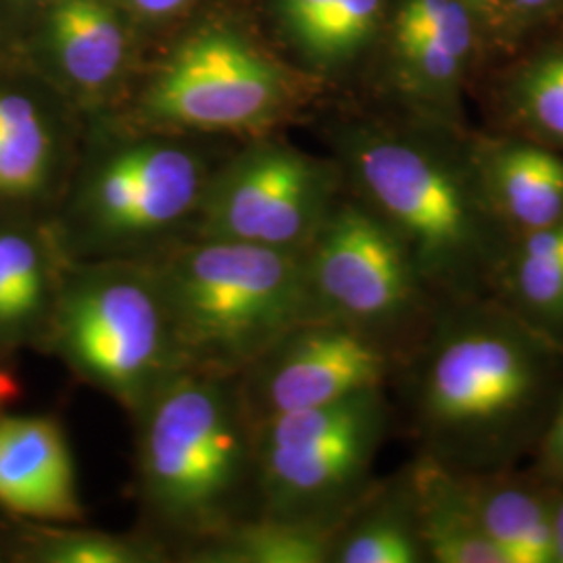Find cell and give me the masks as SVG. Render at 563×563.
<instances>
[{"mask_svg": "<svg viewBox=\"0 0 563 563\" xmlns=\"http://www.w3.org/2000/svg\"><path fill=\"white\" fill-rule=\"evenodd\" d=\"M397 376L420 453L486 474L532 457L562 395L563 349L497 297L444 301Z\"/></svg>", "mask_w": 563, "mask_h": 563, "instance_id": "1", "label": "cell"}, {"mask_svg": "<svg viewBox=\"0 0 563 563\" xmlns=\"http://www.w3.org/2000/svg\"><path fill=\"white\" fill-rule=\"evenodd\" d=\"M457 128L353 123L339 132L342 178L407 246L439 301L493 297L514 236L484 195Z\"/></svg>", "mask_w": 563, "mask_h": 563, "instance_id": "2", "label": "cell"}, {"mask_svg": "<svg viewBox=\"0 0 563 563\" xmlns=\"http://www.w3.org/2000/svg\"><path fill=\"white\" fill-rule=\"evenodd\" d=\"M136 476L151 526L186 547L257 516V430L239 376L184 367L144 401Z\"/></svg>", "mask_w": 563, "mask_h": 563, "instance_id": "3", "label": "cell"}, {"mask_svg": "<svg viewBox=\"0 0 563 563\" xmlns=\"http://www.w3.org/2000/svg\"><path fill=\"white\" fill-rule=\"evenodd\" d=\"M144 262L190 369L241 376L290 330L318 318L302 253L184 236Z\"/></svg>", "mask_w": 563, "mask_h": 563, "instance_id": "4", "label": "cell"}, {"mask_svg": "<svg viewBox=\"0 0 563 563\" xmlns=\"http://www.w3.org/2000/svg\"><path fill=\"white\" fill-rule=\"evenodd\" d=\"M51 339L80 380L130 416L184 369L159 284L144 260L71 263Z\"/></svg>", "mask_w": 563, "mask_h": 563, "instance_id": "5", "label": "cell"}, {"mask_svg": "<svg viewBox=\"0 0 563 563\" xmlns=\"http://www.w3.org/2000/svg\"><path fill=\"white\" fill-rule=\"evenodd\" d=\"M393 409L384 388L257 426V516L341 526L376 484Z\"/></svg>", "mask_w": 563, "mask_h": 563, "instance_id": "6", "label": "cell"}, {"mask_svg": "<svg viewBox=\"0 0 563 563\" xmlns=\"http://www.w3.org/2000/svg\"><path fill=\"white\" fill-rule=\"evenodd\" d=\"M211 176L181 142H121L90 163L60 244L71 262L146 260L190 236Z\"/></svg>", "mask_w": 563, "mask_h": 563, "instance_id": "7", "label": "cell"}, {"mask_svg": "<svg viewBox=\"0 0 563 563\" xmlns=\"http://www.w3.org/2000/svg\"><path fill=\"white\" fill-rule=\"evenodd\" d=\"M302 262L318 318L362 328L405 355L441 305L401 239L353 195L332 207Z\"/></svg>", "mask_w": 563, "mask_h": 563, "instance_id": "8", "label": "cell"}, {"mask_svg": "<svg viewBox=\"0 0 563 563\" xmlns=\"http://www.w3.org/2000/svg\"><path fill=\"white\" fill-rule=\"evenodd\" d=\"M341 165L260 141L213 172L190 236L302 253L341 199Z\"/></svg>", "mask_w": 563, "mask_h": 563, "instance_id": "9", "label": "cell"}, {"mask_svg": "<svg viewBox=\"0 0 563 563\" xmlns=\"http://www.w3.org/2000/svg\"><path fill=\"white\" fill-rule=\"evenodd\" d=\"M290 101L276 63L239 34L211 27L165 60L139 111L155 130L255 132L280 120Z\"/></svg>", "mask_w": 563, "mask_h": 563, "instance_id": "10", "label": "cell"}, {"mask_svg": "<svg viewBox=\"0 0 563 563\" xmlns=\"http://www.w3.org/2000/svg\"><path fill=\"white\" fill-rule=\"evenodd\" d=\"M405 353L351 323L316 318L297 325L239 376L255 430L284 413L386 388Z\"/></svg>", "mask_w": 563, "mask_h": 563, "instance_id": "11", "label": "cell"}, {"mask_svg": "<svg viewBox=\"0 0 563 563\" xmlns=\"http://www.w3.org/2000/svg\"><path fill=\"white\" fill-rule=\"evenodd\" d=\"M472 13L463 0H401L397 9L393 42L399 78L422 120L457 128L476 36Z\"/></svg>", "mask_w": 563, "mask_h": 563, "instance_id": "12", "label": "cell"}, {"mask_svg": "<svg viewBox=\"0 0 563 563\" xmlns=\"http://www.w3.org/2000/svg\"><path fill=\"white\" fill-rule=\"evenodd\" d=\"M0 505L44 522L84 518L74 457L55 420H0Z\"/></svg>", "mask_w": 563, "mask_h": 563, "instance_id": "13", "label": "cell"}, {"mask_svg": "<svg viewBox=\"0 0 563 563\" xmlns=\"http://www.w3.org/2000/svg\"><path fill=\"white\" fill-rule=\"evenodd\" d=\"M484 195L516 239L563 222V153L518 134L470 141Z\"/></svg>", "mask_w": 563, "mask_h": 563, "instance_id": "14", "label": "cell"}, {"mask_svg": "<svg viewBox=\"0 0 563 563\" xmlns=\"http://www.w3.org/2000/svg\"><path fill=\"white\" fill-rule=\"evenodd\" d=\"M460 476L484 534L505 563H551L553 484L530 467Z\"/></svg>", "mask_w": 563, "mask_h": 563, "instance_id": "15", "label": "cell"}, {"mask_svg": "<svg viewBox=\"0 0 563 563\" xmlns=\"http://www.w3.org/2000/svg\"><path fill=\"white\" fill-rule=\"evenodd\" d=\"M430 563H505L484 534L462 476L428 455L405 467Z\"/></svg>", "mask_w": 563, "mask_h": 563, "instance_id": "16", "label": "cell"}, {"mask_svg": "<svg viewBox=\"0 0 563 563\" xmlns=\"http://www.w3.org/2000/svg\"><path fill=\"white\" fill-rule=\"evenodd\" d=\"M48 41L63 76L86 97L107 92L128 57L125 27L109 0H57Z\"/></svg>", "mask_w": 563, "mask_h": 563, "instance_id": "17", "label": "cell"}, {"mask_svg": "<svg viewBox=\"0 0 563 563\" xmlns=\"http://www.w3.org/2000/svg\"><path fill=\"white\" fill-rule=\"evenodd\" d=\"M330 563H430L407 474L378 483L341 523Z\"/></svg>", "mask_w": 563, "mask_h": 563, "instance_id": "18", "label": "cell"}, {"mask_svg": "<svg viewBox=\"0 0 563 563\" xmlns=\"http://www.w3.org/2000/svg\"><path fill=\"white\" fill-rule=\"evenodd\" d=\"M493 297L563 349V222L511 241Z\"/></svg>", "mask_w": 563, "mask_h": 563, "instance_id": "19", "label": "cell"}, {"mask_svg": "<svg viewBox=\"0 0 563 563\" xmlns=\"http://www.w3.org/2000/svg\"><path fill=\"white\" fill-rule=\"evenodd\" d=\"M339 528L253 516L181 555L195 563H330Z\"/></svg>", "mask_w": 563, "mask_h": 563, "instance_id": "20", "label": "cell"}, {"mask_svg": "<svg viewBox=\"0 0 563 563\" xmlns=\"http://www.w3.org/2000/svg\"><path fill=\"white\" fill-rule=\"evenodd\" d=\"M55 253L34 234L20 230L0 232V336H13L53 320L67 265L55 263Z\"/></svg>", "mask_w": 563, "mask_h": 563, "instance_id": "21", "label": "cell"}, {"mask_svg": "<svg viewBox=\"0 0 563 563\" xmlns=\"http://www.w3.org/2000/svg\"><path fill=\"white\" fill-rule=\"evenodd\" d=\"M386 0H276L278 18L302 55L336 67L353 59L374 36Z\"/></svg>", "mask_w": 563, "mask_h": 563, "instance_id": "22", "label": "cell"}, {"mask_svg": "<svg viewBox=\"0 0 563 563\" xmlns=\"http://www.w3.org/2000/svg\"><path fill=\"white\" fill-rule=\"evenodd\" d=\"M55 141L36 102L0 92V197H30L46 186Z\"/></svg>", "mask_w": 563, "mask_h": 563, "instance_id": "23", "label": "cell"}, {"mask_svg": "<svg viewBox=\"0 0 563 563\" xmlns=\"http://www.w3.org/2000/svg\"><path fill=\"white\" fill-rule=\"evenodd\" d=\"M501 107L518 136L563 153V48L518 67L505 84Z\"/></svg>", "mask_w": 563, "mask_h": 563, "instance_id": "24", "label": "cell"}, {"mask_svg": "<svg viewBox=\"0 0 563 563\" xmlns=\"http://www.w3.org/2000/svg\"><path fill=\"white\" fill-rule=\"evenodd\" d=\"M34 560L44 563L167 562L165 543L153 537H125L102 530H59L36 544Z\"/></svg>", "mask_w": 563, "mask_h": 563, "instance_id": "25", "label": "cell"}, {"mask_svg": "<svg viewBox=\"0 0 563 563\" xmlns=\"http://www.w3.org/2000/svg\"><path fill=\"white\" fill-rule=\"evenodd\" d=\"M530 470H534L547 483H563V390L532 453Z\"/></svg>", "mask_w": 563, "mask_h": 563, "instance_id": "26", "label": "cell"}, {"mask_svg": "<svg viewBox=\"0 0 563 563\" xmlns=\"http://www.w3.org/2000/svg\"><path fill=\"white\" fill-rule=\"evenodd\" d=\"M551 563H563V483L553 484V501H551Z\"/></svg>", "mask_w": 563, "mask_h": 563, "instance_id": "27", "label": "cell"}, {"mask_svg": "<svg viewBox=\"0 0 563 563\" xmlns=\"http://www.w3.org/2000/svg\"><path fill=\"white\" fill-rule=\"evenodd\" d=\"M139 15L144 18H167L176 11H180L181 7H186L190 0H125Z\"/></svg>", "mask_w": 563, "mask_h": 563, "instance_id": "28", "label": "cell"}, {"mask_svg": "<svg viewBox=\"0 0 563 563\" xmlns=\"http://www.w3.org/2000/svg\"><path fill=\"white\" fill-rule=\"evenodd\" d=\"M553 2H555V0H511L514 9H516L518 13H523V15H532V13L544 11V9H549Z\"/></svg>", "mask_w": 563, "mask_h": 563, "instance_id": "29", "label": "cell"}, {"mask_svg": "<svg viewBox=\"0 0 563 563\" xmlns=\"http://www.w3.org/2000/svg\"><path fill=\"white\" fill-rule=\"evenodd\" d=\"M463 2H467L472 9H478V7H483V4L490 2V0H463Z\"/></svg>", "mask_w": 563, "mask_h": 563, "instance_id": "30", "label": "cell"}]
</instances>
